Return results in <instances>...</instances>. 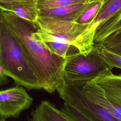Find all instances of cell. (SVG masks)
I'll return each mask as SVG.
<instances>
[{
	"instance_id": "19",
	"label": "cell",
	"mask_w": 121,
	"mask_h": 121,
	"mask_svg": "<svg viewBox=\"0 0 121 121\" xmlns=\"http://www.w3.org/2000/svg\"><path fill=\"white\" fill-rule=\"evenodd\" d=\"M9 82V80L2 72L1 69L0 68V86L6 84Z\"/></svg>"
},
{
	"instance_id": "10",
	"label": "cell",
	"mask_w": 121,
	"mask_h": 121,
	"mask_svg": "<svg viewBox=\"0 0 121 121\" xmlns=\"http://www.w3.org/2000/svg\"><path fill=\"white\" fill-rule=\"evenodd\" d=\"M87 3L66 7L39 10L38 17H47L60 20L74 21L76 17L85 8Z\"/></svg>"
},
{
	"instance_id": "21",
	"label": "cell",
	"mask_w": 121,
	"mask_h": 121,
	"mask_svg": "<svg viewBox=\"0 0 121 121\" xmlns=\"http://www.w3.org/2000/svg\"><path fill=\"white\" fill-rule=\"evenodd\" d=\"M116 76H117V78H118V79L121 83V75H116Z\"/></svg>"
},
{
	"instance_id": "16",
	"label": "cell",
	"mask_w": 121,
	"mask_h": 121,
	"mask_svg": "<svg viewBox=\"0 0 121 121\" xmlns=\"http://www.w3.org/2000/svg\"><path fill=\"white\" fill-rule=\"evenodd\" d=\"M60 110L71 121H92L68 103L64 102Z\"/></svg>"
},
{
	"instance_id": "7",
	"label": "cell",
	"mask_w": 121,
	"mask_h": 121,
	"mask_svg": "<svg viewBox=\"0 0 121 121\" xmlns=\"http://www.w3.org/2000/svg\"><path fill=\"white\" fill-rule=\"evenodd\" d=\"M121 13V0H105L95 18L81 35L84 43L90 52L95 44L94 37L96 29Z\"/></svg>"
},
{
	"instance_id": "13",
	"label": "cell",
	"mask_w": 121,
	"mask_h": 121,
	"mask_svg": "<svg viewBox=\"0 0 121 121\" xmlns=\"http://www.w3.org/2000/svg\"><path fill=\"white\" fill-rule=\"evenodd\" d=\"M103 2H88L85 8L74 20L76 23L88 25L95 18Z\"/></svg>"
},
{
	"instance_id": "14",
	"label": "cell",
	"mask_w": 121,
	"mask_h": 121,
	"mask_svg": "<svg viewBox=\"0 0 121 121\" xmlns=\"http://www.w3.org/2000/svg\"><path fill=\"white\" fill-rule=\"evenodd\" d=\"M87 0H37L36 5L38 10L85 4Z\"/></svg>"
},
{
	"instance_id": "5",
	"label": "cell",
	"mask_w": 121,
	"mask_h": 121,
	"mask_svg": "<svg viewBox=\"0 0 121 121\" xmlns=\"http://www.w3.org/2000/svg\"><path fill=\"white\" fill-rule=\"evenodd\" d=\"M68 82L56 91L64 102L77 108L92 121H120L107 108L88 98L83 90V82Z\"/></svg>"
},
{
	"instance_id": "3",
	"label": "cell",
	"mask_w": 121,
	"mask_h": 121,
	"mask_svg": "<svg viewBox=\"0 0 121 121\" xmlns=\"http://www.w3.org/2000/svg\"><path fill=\"white\" fill-rule=\"evenodd\" d=\"M0 68L15 83L27 88L42 89L15 34L0 15Z\"/></svg>"
},
{
	"instance_id": "20",
	"label": "cell",
	"mask_w": 121,
	"mask_h": 121,
	"mask_svg": "<svg viewBox=\"0 0 121 121\" xmlns=\"http://www.w3.org/2000/svg\"><path fill=\"white\" fill-rule=\"evenodd\" d=\"M105 0H87L88 2H96V1H101L104 2Z\"/></svg>"
},
{
	"instance_id": "9",
	"label": "cell",
	"mask_w": 121,
	"mask_h": 121,
	"mask_svg": "<svg viewBox=\"0 0 121 121\" xmlns=\"http://www.w3.org/2000/svg\"><path fill=\"white\" fill-rule=\"evenodd\" d=\"M29 121H71L60 110L48 101L44 100L32 111Z\"/></svg>"
},
{
	"instance_id": "8",
	"label": "cell",
	"mask_w": 121,
	"mask_h": 121,
	"mask_svg": "<svg viewBox=\"0 0 121 121\" xmlns=\"http://www.w3.org/2000/svg\"><path fill=\"white\" fill-rule=\"evenodd\" d=\"M103 89L107 100L112 106L115 116L121 121V83L112 70L104 72L92 80Z\"/></svg>"
},
{
	"instance_id": "4",
	"label": "cell",
	"mask_w": 121,
	"mask_h": 121,
	"mask_svg": "<svg viewBox=\"0 0 121 121\" xmlns=\"http://www.w3.org/2000/svg\"><path fill=\"white\" fill-rule=\"evenodd\" d=\"M101 46L95 43L89 54L85 56L77 52L68 54L64 67V78L68 82H89L112 69L101 54Z\"/></svg>"
},
{
	"instance_id": "11",
	"label": "cell",
	"mask_w": 121,
	"mask_h": 121,
	"mask_svg": "<svg viewBox=\"0 0 121 121\" xmlns=\"http://www.w3.org/2000/svg\"><path fill=\"white\" fill-rule=\"evenodd\" d=\"M121 29V13L96 29L94 37V43L98 44L102 42L110 35Z\"/></svg>"
},
{
	"instance_id": "1",
	"label": "cell",
	"mask_w": 121,
	"mask_h": 121,
	"mask_svg": "<svg viewBox=\"0 0 121 121\" xmlns=\"http://www.w3.org/2000/svg\"><path fill=\"white\" fill-rule=\"evenodd\" d=\"M0 15L19 41L42 89L52 94L65 82L66 58L51 52L35 35V22L21 18L9 11L0 10Z\"/></svg>"
},
{
	"instance_id": "23",
	"label": "cell",
	"mask_w": 121,
	"mask_h": 121,
	"mask_svg": "<svg viewBox=\"0 0 121 121\" xmlns=\"http://www.w3.org/2000/svg\"></svg>"
},
{
	"instance_id": "22",
	"label": "cell",
	"mask_w": 121,
	"mask_h": 121,
	"mask_svg": "<svg viewBox=\"0 0 121 121\" xmlns=\"http://www.w3.org/2000/svg\"><path fill=\"white\" fill-rule=\"evenodd\" d=\"M0 61H1V60H0V68L1 69V68H0Z\"/></svg>"
},
{
	"instance_id": "12",
	"label": "cell",
	"mask_w": 121,
	"mask_h": 121,
	"mask_svg": "<svg viewBox=\"0 0 121 121\" xmlns=\"http://www.w3.org/2000/svg\"><path fill=\"white\" fill-rule=\"evenodd\" d=\"M11 12L19 17L35 22L38 17L39 10L36 5V0H26L15 5Z\"/></svg>"
},
{
	"instance_id": "18",
	"label": "cell",
	"mask_w": 121,
	"mask_h": 121,
	"mask_svg": "<svg viewBox=\"0 0 121 121\" xmlns=\"http://www.w3.org/2000/svg\"><path fill=\"white\" fill-rule=\"evenodd\" d=\"M26 0H0V10L12 12L13 7Z\"/></svg>"
},
{
	"instance_id": "17",
	"label": "cell",
	"mask_w": 121,
	"mask_h": 121,
	"mask_svg": "<svg viewBox=\"0 0 121 121\" xmlns=\"http://www.w3.org/2000/svg\"><path fill=\"white\" fill-rule=\"evenodd\" d=\"M101 55L109 67L112 69L114 68L121 69V56L114 53L101 46Z\"/></svg>"
},
{
	"instance_id": "6",
	"label": "cell",
	"mask_w": 121,
	"mask_h": 121,
	"mask_svg": "<svg viewBox=\"0 0 121 121\" xmlns=\"http://www.w3.org/2000/svg\"><path fill=\"white\" fill-rule=\"evenodd\" d=\"M33 98L20 86L0 90V120L17 118L21 112L29 109Z\"/></svg>"
},
{
	"instance_id": "15",
	"label": "cell",
	"mask_w": 121,
	"mask_h": 121,
	"mask_svg": "<svg viewBox=\"0 0 121 121\" xmlns=\"http://www.w3.org/2000/svg\"><path fill=\"white\" fill-rule=\"evenodd\" d=\"M98 44L102 47L121 56V29L111 34Z\"/></svg>"
},
{
	"instance_id": "2",
	"label": "cell",
	"mask_w": 121,
	"mask_h": 121,
	"mask_svg": "<svg viewBox=\"0 0 121 121\" xmlns=\"http://www.w3.org/2000/svg\"><path fill=\"white\" fill-rule=\"evenodd\" d=\"M35 23V35L52 53L66 58L72 46L85 56L89 54L81 37L88 25L47 17H38Z\"/></svg>"
},
{
	"instance_id": "24",
	"label": "cell",
	"mask_w": 121,
	"mask_h": 121,
	"mask_svg": "<svg viewBox=\"0 0 121 121\" xmlns=\"http://www.w3.org/2000/svg\"></svg>"
}]
</instances>
